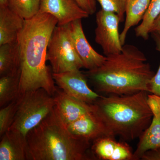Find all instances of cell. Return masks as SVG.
<instances>
[{
    "mask_svg": "<svg viewBox=\"0 0 160 160\" xmlns=\"http://www.w3.org/2000/svg\"><path fill=\"white\" fill-rule=\"evenodd\" d=\"M97 27L95 41L103 49L106 56L121 52L123 46L119 33L120 18L115 13L101 9L96 16Z\"/></svg>",
    "mask_w": 160,
    "mask_h": 160,
    "instance_id": "cell-7",
    "label": "cell"
},
{
    "mask_svg": "<svg viewBox=\"0 0 160 160\" xmlns=\"http://www.w3.org/2000/svg\"><path fill=\"white\" fill-rule=\"evenodd\" d=\"M21 70L0 78V107L6 106L18 97Z\"/></svg>",
    "mask_w": 160,
    "mask_h": 160,
    "instance_id": "cell-19",
    "label": "cell"
},
{
    "mask_svg": "<svg viewBox=\"0 0 160 160\" xmlns=\"http://www.w3.org/2000/svg\"><path fill=\"white\" fill-rule=\"evenodd\" d=\"M150 0H126L125 8V25L120 33L122 45H125L127 33L132 27L137 25L142 20Z\"/></svg>",
    "mask_w": 160,
    "mask_h": 160,
    "instance_id": "cell-17",
    "label": "cell"
},
{
    "mask_svg": "<svg viewBox=\"0 0 160 160\" xmlns=\"http://www.w3.org/2000/svg\"><path fill=\"white\" fill-rule=\"evenodd\" d=\"M143 160H160V147L146 152L141 158Z\"/></svg>",
    "mask_w": 160,
    "mask_h": 160,
    "instance_id": "cell-27",
    "label": "cell"
},
{
    "mask_svg": "<svg viewBox=\"0 0 160 160\" xmlns=\"http://www.w3.org/2000/svg\"><path fill=\"white\" fill-rule=\"evenodd\" d=\"M39 12L53 16L57 19L58 25L59 26L86 18L89 15L76 0H41Z\"/></svg>",
    "mask_w": 160,
    "mask_h": 160,
    "instance_id": "cell-11",
    "label": "cell"
},
{
    "mask_svg": "<svg viewBox=\"0 0 160 160\" xmlns=\"http://www.w3.org/2000/svg\"><path fill=\"white\" fill-rule=\"evenodd\" d=\"M80 7L91 15L96 11V0H76Z\"/></svg>",
    "mask_w": 160,
    "mask_h": 160,
    "instance_id": "cell-26",
    "label": "cell"
},
{
    "mask_svg": "<svg viewBox=\"0 0 160 160\" xmlns=\"http://www.w3.org/2000/svg\"><path fill=\"white\" fill-rule=\"evenodd\" d=\"M91 150L94 159L134 160L132 149L126 142H118L113 137L95 140L92 143Z\"/></svg>",
    "mask_w": 160,
    "mask_h": 160,
    "instance_id": "cell-12",
    "label": "cell"
},
{
    "mask_svg": "<svg viewBox=\"0 0 160 160\" xmlns=\"http://www.w3.org/2000/svg\"><path fill=\"white\" fill-rule=\"evenodd\" d=\"M46 61L51 65L52 73L80 70L82 62L75 49L69 24L57 25L47 46Z\"/></svg>",
    "mask_w": 160,
    "mask_h": 160,
    "instance_id": "cell-6",
    "label": "cell"
},
{
    "mask_svg": "<svg viewBox=\"0 0 160 160\" xmlns=\"http://www.w3.org/2000/svg\"><path fill=\"white\" fill-rule=\"evenodd\" d=\"M106 57L102 66L85 73L97 92L126 95L149 92L155 73L146 55L136 46L124 45L121 52Z\"/></svg>",
    "mask_w": 160,
    "mask_h": 160,
    "instance_id": "cell-2",
    "label": "cell"
},
{
    "mask_svg": "<svg viewBox=\"0 0 160 160\" xmlns=\"http://www.w3.org/2000/svg\"><path fill=\"white\" fill-rule=\"evenodd\" d=\"M29 160H90L92 142L68 131L54 109L26 136Z\"/></svg>",
    "mask_w": 160,
    "mask_h": 160,
    "instance_id": "cell-3",
    "label": "cell"
},
{
    "mask_svg": "<svg viewBox=\"0 0 160 160\" xmlns=\"http://www.w3.org/2000/svg\"><path fill=\"white\" fill-rule=\"evenodd\" d=\"M20 70L21 58L18 41L0 46V77Z\"/></svg>",
    "mask_w": 160,
    "mask_h": 160,
    "instance_id": "cell-18",
    "label": "cell"
},
{
    "mask_svg": "<svg viewBox=\"0 0 160 160\" xmlns=\"http://www.w3.org/2000/svg\"><path fill=\"white\" fill-rule=\"evenodd\" d=\"M66 126L72 135L92 143L95 140L103 137H112L94 108L93 111Z\"/></svg>",
    "mask_w": 160,
    "mask_h": 160,
    "instance_id": "cell-10",
    "label": "cell"
},
{
    "mask_svg": "<svg viewBox=\"0 0 160 160\" xmlns=\"http://www.w3.org/2000/svg\"><path fill=\"white\" fill-rule=\"evenodd\" d=\"M139 139L137 147L133 152L134 160L141 159L148 150L160 147V113L153 116L151 124Z\"/></svg>",
    "mask_w": 160,
    "mask_h": 160,
    "instance_id": "cell-16",
    "label": "cell"
},
{
    "mask_svg": "<svg viewBox=\"0 0 160 160\" xmlns=\"http://www.w3.org/2000/svg\"><path fill=\"white\" fill-rule=\"evenodd\" d=\"M150 33L152 34L153 38L160 39V13L153 22Z\"/></svg>",
    "mask_w": 160,
    "mask_h": 160,
    "instance_id": "cell-28",
    "label": "cell"
},
{
    "mask_svg": "<svg viewBox=\"0 0 160 160\" xmlns=\"http://www.w3.org/2000/svg\"><path fill=\"white\" fill-rule=\"evenodd\" d=\"M7 6V0H0V7Z\"/></svg>",
    "mask_w": 160,
    "mask_h": 160,
    "instance_id": "cell-29",
    "label": "cell"
},
{
    "mask_svg": "<svg viewBox=\"0 0 160 160\" xmlns=\"http://www.w3.org/2000/svg\"><path fill=\"white\" fill-rule=\"evenodd\" d=\"M81 19L69 24V30L75 49L82 62L83 67L92 70L102 65L106 56L97 52L86 39L83 31Z\"/></svg>",
    "mask_w": 160,
    "mask_h": 160,
    "instance_id": "cell-9",
    "label": "cell"
},
{
    "mask_svg": "<svg viewBox=\"0 0 160 160\" xmlns=\"http://www.w3.org/2000/svg\"><path fill=\"white\" fill-rule=\"evenodd\" d=\"M40 3L41 0H7L9 9L25 20L38 13Z\"/></svg>",
    "mask_w": 160,
    "mask_h": 160,
    "instance_id": "cell-21",
    "label": "cell"
},
{
    "mask_svg": "<svg viewBox=\"0 0 160 160\" xmlns=\"http://www.w3.org/2000/svg\"><path fill=\"white\" fill-rule=\"evenodd\" d=\"M160 13V0H150L142 22L135 29L136 36L145 40L148 39L152 26Z\"/></svg>",
    "mask_w": 160,
    "mask_h": 160,
    "instance_id": "cell-20",
    "label": "cell"
},
{
    "mask_svg": "<svg viewBox=\"0 0 160 160\" xmlns=\"http://www.w3.org/2000/svg\"><path fill=\"white\" fill-rule=\"evenodd\" d=\"M57 19L47 13L39 12L25 25L18 39L21 58V78L18 97L39 89L54 95L55 85L52 70L46 66L49 39Z\"/></svg>",
    "mask_w": 160,
    "mask_h": 160,
    "instance_id": "cell-1",
    "label": "cell"
},
{
    "mask_svg": "<svg viewBox=\"0 0 160 160\" xmlns=\"http://www.w3.org/2000/svg\"><path fill=\"white\" fill-rule=\"evenodd\" d=\"M154 38L156 44V49L160 53V39ZM149 92L160 97V63L156 73L150 81L149 86Z\"/></svg>",
    "mask_w": 160,
    "mask_h": 160,
    "instance_id": "cell-24",
    "label": "cell"
},
{
    "mask_svg": "<svg viewBox=\"0 0 160 160\" xmlns=\"http://www.w3.org/2000/svg\"><path fill=\"white\" fill-rule=\"evenodd\" d=\"M53 97L54 109L65 126L94 110L93 104L70 96L59 87Z\"/></svg>",
    "mask_w": 160,
    "mask_h": 160,
    "instance_id": "cell-13",
    "label": "cell"
},
{
    "mask_svg": "<svg viewBox=\"0 0 160 160\" xmlns=\"http://www.w3.org/2000/svg\"><path fill=\"white\" fill-rule=\"evenodd\" d=\"M25 20L7 6L0 7V46L18 42Z\"/></svg>",
    "mask_w": 160,
    "mask_h": 160,
    "instance_id": "cell-15",
    "label": "cell"
},
{
    "mask_svg": "<svg viewBox=\"0 0 160 160\" xmlns=\"http://www.w3.org/2000/svg\"><path fill=\"white\" fill-rule=\"evenodd\" d=\"M18 105V99L12 102L0 109V137L9 130L14 121Z\"/></svg>",
    "mask_w": 160,
    "mask_h": 160,
    "instance_id": "cell-22",
    "label": "cell"
},
{
    "mask_svg": "<svg viewBox=\"0 0 160 160\" xmlns=\"http://www.w3.org/2000/svg\"><path fill=\"white\" fill-rule=\"evenodd\" d=\"M147 103L153 116L160 113V97L153 94L148 95Z\"/></svg>",
    "mask_w": 160,
    "mask_h": 160,
    "instance_id": "cell-25",
    "label": "cell"
},
{
    "mask_svg": "<svg viewBox=\"0 0 160 160\" xmlns=\"http://www.w3.org/2000/svg\"><path fill=\"white\" fill-rule=\"evenodd\" d=\"M0 160H29L26 137L8 130L1 137Z\"/></svg>",
    "mask_w": 160,
    "mask_h": 160,
    "instance_id": "cell-14",
    "label": "cell"
},
{
    "mask_svg": "<svg viewBox=\"0 0 160 160\" xmlns=\"http://www.w3.org/2000/svg\"><path fill=\"white\" fill-rule=\"evenodd\" d=\"M147 93L101 96L93 103L95 110L112 136L129 142L139 138L149 127L153 114L147 103Z\"/></svg>",
    "mask_w": 160,
    "mask_h": 160,
    "instance_id": "cell-4",
    "label": "cell"
},
{
    "mask_svg": "<svg viewBox=\"0 0 160 160\" xmlns=\"http://www.w3.org/2000/svg\"><path fill=\"white\" fill-rule=\"evenodd\" d=\"M18 98L17 111L9 130L26 137L28 132L39 125L54 109V98L41 88L28 92Z\"/></svg>",
    "mask_w": 160,
    "mask_h": 160,
    "instance_id": "cell-5",
    "label": "cell"
},
{
    "mask_svg": "<svg viewBox=\"0 0 160 160\" xmlns=\"http://www.w3.org/2000/svg\"><path fill=\"white\" fill-rule=\"evenodd\" d=\"M52 77L58 87L66 94L80 101L93 104L102 96L89 88L86 75L80 70L52 73Z\"/></svg>",
    "mask_w": 160,
    "mask_h": 160,
    "instance_id": "cell-8",
    "label": "cell"
},
{
    "mask_svg": "<svg viewBox=\"0 0 160 160\" xmlns=\"http://www.w3.org/2000/svg\"><path fill=\"white\" fill-rule=\"evenodd\" d=\"M126 0H96L104 11L115 13L120 18L121 22L124 20Z\"/></svg>",
    "mask_w": 160,
    "mask_h": 160,
    "instance_id": "cell-23",
    "label": "cell"
}]
</instances>
